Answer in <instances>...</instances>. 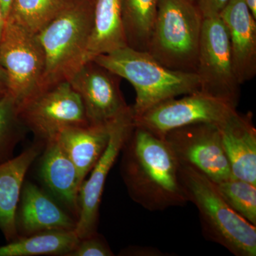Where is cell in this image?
Returning <instances> with one entry per match:
<instances>
[{"instance_id":"24","label":"cell","mask_w":256,"mask_h":256,"mask_svg":"<svg viewBox=\"0 0 256 256\" xmlns=\"http://www.w3.org/2000/svg\"><path fill=\"white\" fill-rule=\"evenodd\" d=\"M26 130L18 118L14 99L9 94L0 98V163L12 158Z\"/></svg>"},{"instance_id":"10","label":"cell","mask_w":256,"mask_h":256,"mask_svg":"<svg viewBox=\"0 0 256 256\" xmlns=\"http://www.w3.org/2000/svg\"><path fill=\"white\" fill-rule=\"evenodd\" d=\"M163 139L178 164L196 170L214 183L234 178L216 124H198L176 128Z\"/></svg>"},{"instance_id":"3","label":"cell","mask_w":256,"mask_h":256,"mask_svg":"<svg viewBox=\"0 0 256 256\" xmlns=\"http://www.w3.org/2000/svg\"><path fill=\"white\" fill-rule=\"evenodd\" d=\"M180 181L200 213L204 234L236 256H256V227L235 212L204 175L180 164Z\"/></svg>"},{"instance_id":"11","label":"cell","mask_w":256,"mask_h":256,"mask_svg":"<svg viewBox=\"0 0 256 256\" xmlns=\"http://www.w3.org/2000/svg\"><path fill=\"white\" fill-rule=\"evenodd\" d=\"M133 126L132 108L112 122L105 151L89 173L88 178H85L80 185L78 217L74 229L79 239L97 232L101 198L108 175L120 154Z\"/></svg>"},{"instance_id":"16","label":"cell","mask_w":256,"mask_h":256,"mask_svg":"<svg viewBox=\"0 0 256 256\" xmlns=\"http://www.w3.org/2000/svg\"><path fill=\"white\" fill-rule=\"evenodd\" d=\"M217 126L234 178L256 185V129L252 114L234 111Z\"/></svg>"},{"instance_id":"29","label":"cell","mask_w":256,"mask_h":256,"mask_svg":"<svg viewBox=\"0 0 256 256\" xmlns=\"http://www.w3.org/2000/svg\"><path fill=\"white\" fill-rule=\"evenodd\" d=\"M12 1V0H0L2 8L3 13H4V16L6 18H8V15H9Z\"/></svg>"},{"instance_id":"25","label":"cell","mask_w":256,"mask_h":256,"mask_svg":"<svg viewBox=\"0 0 256 256\" xmlns=\"http://www.w3.org/2000/svg\"><path fill=\"white\" fill-rule=\"evenodd\" d=\"M111 250L106 239L96 232L84 238L79 239L76 246L68 256H112Z\"/></svg>"},{"instance_id":"9","label":"cell","mask_w":256,"mask_h":256,"mask_svg":"<svg viewBox=\"0 0 256 256\" xmlns=\"http://www.w3.org/2000/svg\"><path fill=\"white\" fill-rule=\"evenodd\" d=\"M236 110V108L226 101L198 90L156 104L133 117V124L163 139L170 131L190 124L218 126Z\"/></svg>"},{"instance_id":"5","label":"cell","mask_w":256,"mask_h":256,"mask_svg":"<svg viewBox=\"0 0 256 256\" xmlns=\"http://www.w3.org/2000/svg\"><path fill=\"white\" fill-rule=\"evenodd\" d=\"M92 16L94 4L74 2L36 34L45 56L41 87L68 80L86 63Z\"/></svg>"},{"instance_id":"32","label":"cell","mask_w":256,"mask_h":256,"mask_svg":"<svg viewBox=\"0 0 256 256\" xmlns=\"http://www.w3.org/2000/svg\"><path fill=\"white\" fill-rule=\"evenodd\" d=\"M74 1L76 2H86L90 3V4H94L95 0H74Z\"/></svg>"},{"instance_id":"8","label":"cell","mask_w":256,"mask_h":256,"mask_svg":"<svg viewBox=\"0 0 256 256\" xmlns=\"http://www.w3.org/2000/svg\"><path fill=\"white\" fill-rule=\"evenodd\" d=\"M196 73L201 92L237 108L242 85L234 68L228 32L220 15L204 18Z\"/></svg>"},{"instance_id":"33","label":"cell","mask_w":256,"mask_h":256,"mask_svg":"<svg viewBox=\"0 0 256 256\" xmlns=\"http://www.w3.org/2000/svg\"><path fill=\"white\" fill-rule=\"evenodd\" d=\"M188 1L192 2L195 3V4H196V0H188Z\"/></svg>"},{"instance_id":"12","label":"cell","mask_w":256,"mask_h":256,"mask_svg":"<svg viewBox=\"0 0 256 256\" xmlns=\"http://www.w3.org/2000/svg\"><path fill=\"white\" fill-rule=\"evenodd\" d=\"M120 78L89 60L68 79L82 98L89 124L108 126L131 110L120 88Z\"/></svg>"},{"instance_id":"1","label":"cell","mask_w":256,"mask_h":256,"mask_svg":"<svg viewBox=\"0 0 256 256\" xmlns=\"http://www.w3.org/2000/svg\"><path fill=\"white\" fill-rule=\"evenodd\" d=\"M121 152V175L133 201L152 212L188 202L180 164L164 139L134 124Z\"/></svg>"},{"instance_id":"15","label":"cell","mask_w":256,"mask_h":256,"mask_svg":"<svg viewBox=\"0 0 256 256\" xmlns=\"http://www.w3.org/2000/svg\"><path fill=\"white\" fill-rule=\"evenodd\" d=\"M40 156L38 175L46 191L77 220L82 182L76 168L56 139L45 144Z\"/></svg>"},{"instance_id":"23","label":"cell","mask_w":256,"mask_h":256,"mask_svg":"<svg viewBox=\"0 0 256 256\" xmlns=\"http://www.w3.org/2000/svg\"><path fill=\"white\" fill-rule=\"evenodd\" d=\"M214 184L229 206L242 218L256 226V185L235 178Z\"/></svg>"},{"instance_id":"13","label":"cell","mask_w":256,"mask_h":256,"mask_svg":"<svg viewBox=\"0 0 256 256\" xmlns=\"http://www.w3.org/2000/svg\"><path fill=\"white\" fill-rule=\"evenodd\" d=\"M76 220L48 192L24 182L15 217L18 236L50 230H74Z\"/></svg>"},{"instance_id":"7","label":"cell","mask_w":256,"mask_h":256,"mask_svg":"<svg viewBox=\"0 0 256 256\" xmlns=\"http://www.w3.org/2000/svg\"><path fill=\"white\" fill-rule=\"evenodd\" d=\"M0 64L8 78V94L18 106L41 87L45 56L36 34L8 18L0 40Z\"/></svg>"},{"instance_id":"20","label":"cell","mask_w":256,"mask_h":256,"mask_svg":"<svg viewBox=\"0 0 256 256\" xmlns=\"http://www.w3.org/2000/svg\"><path fill=\"white\" fill-rule=\"evenodd\" d=\"M79 238L74 230H50L18 236L0 246V256H68Z\"/></svg>"},{"instance_id":"19","label":"cell","mask_w":256,"mask_h":256,"mask_svg":"<svg viewBox=\"0 0 256 256\" xmlns=\"http://www.w3.org/2000/svg\"><path fill=\"white\" fill-rule=\"evenodd\" d=\"M128 46L122 0H95L92 26L85 62Z\"/></svg>"},{"instance_id":"6","label":"cell","mask_w":256,"mask_h":256,"mask_svg":"<svg viewBox=\"0 0 256 256\" xmlns=\"http://www.w3.org/2000/svg\"><path fill=\"white\" fill-rule=\"evenodd\" d=\"M18 111L24 127L44 144L66 128L89 124L82 98L67 80L40 88Z\"/></svg>"},{"instance_id":"31","label":"cell","mask_w":256,"mask_h":256,"mask_svg":"<svg viewBox=\"0 0 256 256\" xmlns=\"http://www.w3.org/2000/svg\"><path fill=\"white\" fill-rule=\"evenodd\" d=\"M6 18L3 13L1 3H0V40H1L2 34L3 30H4L5 22Z\"/></svg>"},{"instance_id":"18","label":"cell","mask_w":256,"mask_h":256,"mask_svg":"<svg viewBox=\"0 0 256 256\" xmlns=\"http://www.w3.org/2000/svg\"><path fill=\"white\" fill-rule=\"evenodd\" d=\"M112 124L73 126L63 130L56 138L76 168L82 182L105 151Z\"/></svg>"},{"instance_id":"21","label":"cell","mask_w":256,"mask_h":256,"mask_svg":"<svg viewBox=\"0 0 256 256\" xmlns=\"http://www.w3.org/2000/svg\"><path fill=\"white\" fill-rule=\"evenodd\" d=\"M128 46L148 52L159 0H122Z\"/></svg>"},{"instance_id":"27","label":"cell","mask_w":256,"mask_h":256,"mask_svg":"<svg viewBox=\"0 0 256 256\" xmlns=\"http://www.w3.org/2000/svg\"><path fill=\"white\" fill-rule=\"evenodd\" d=\"M126 255L140 256H162V252L158 249L150 247H133L126 249Z\"/></svg>"},{"instance_id":"22","label":"cell","mask_w":256,"mask_h":256,"mask_svg":"<svg viewBox=\"0 0 256 256\" xmlns=\"http://www.w3.org/2000/svg\"><path fill=\"white\" fill-rule=\"evenodd\" d=\"M74 3V0H12L8 18L36 34Z\"/></svg>"},{"instance_id":"17","label":"cell","mask_w":256,"mask_h":256,"mask_svg":"<svg viewBox=\"0 0 256 256\" xmlns=\"http://www.w3.org/2000/svg\"><path fill=\"white\" fill-rule=\"evenodd\" d=\"M44 146L36 140L18 156L0 163V230L8 242L18 237L15 217L25 176Z\"/></svg>"},{"instance_id":"4","label":"cell","mask_w":256,"mask_h":256,"mask_svg":"<svg viewBox=\"0 0 256 256\" xmlns=\"http://www.w3.org/2000/svg\"><path fill=\"white\" fill-rule=\"evenodd\" d=\"M204 18L188 0H159L148 53L160 64L196 73Z\"/></svg>"},{"instance_id":"30","label":"cell","mask_w":256,"mask_h":256,"mask_svg":"<svg viewBox=\"0 0 256 256\" xmlns=\"http://www.w3.org/2000/svg\"><path fill=\"white\" fill-rule=\"evenodd\" d=\"M245 2L252 16L256 20V0H245Z\"/></svg>"},{"instance_id":"14","label":"cell","mask_w":256,"mask_h":256,"mask_svg":"<svg viewBox=\"0 0 256 256\" xmlns=\"http://www.w3.org/2000/svg\"><path fill=\"white\" fill-rule=\"evenodd\" d=\"M220 16L228 32L234 68L242 85L256 75V20L245 0H229Z\"/></svg>"},{"instance_id":"26","label":"cell","mask_w":256,"mask_h":256,"mask_svg":"<svg viewBox=\"0 0 256 256\" xmlns=\"http://www.w3.org/2000/svg\"><path fill=\"white\" fill-rule=\"evenodd\" d=\"M229 0H196V4L204 18L218 16Z\"/></svg>"},{"instance_id":"2","label":"cell","mask_w":256,"mask_h":256,"mask_svg":"<svg viewBox=\"0 0 256 256\" xmlns=\"http://www.w3.org/2000/svg\"><path fill=\"white\" fill-rule=\"evenodd\" d=\"M92 60L132 84L136 92L131 107L134 118L163 101L200 90L196 73L168 68L148 52L126 46Z\"/></svg>"},{"instance_id":"28","label":"cell","mask_w":256,"mask_h":256,"mask_svg":"<svg viewBox=\"0 0 256 256\" xmlns=\"http://www.w3.org/2000/svg\"><path fill=\"white\" fill-rule=\"evenodd\" d=\"M8 94V78L4 69L0 64V98Z\"/></svg>"}]
</instances>
